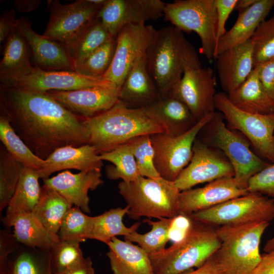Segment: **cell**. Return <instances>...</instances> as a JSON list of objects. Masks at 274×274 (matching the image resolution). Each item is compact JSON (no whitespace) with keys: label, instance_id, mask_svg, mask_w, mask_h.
Segmentation results:
<instances>
[{"label":"cell","instance_id":"cell-53","mask_svg":"<svg viewBox=\"0 0 274 274\" xmlns=\"http://www.w3.org/2000/svg\"><path fill=\"white\" fill-rule=\"evenodd\" d=\"M40 0H14L13 4L20 12L27 13L37 9L40 6Z\"/></svg>","mask_w":274,"mask_h":274},{"label":"cell","instance_id":"cell-9","mask_svg":"<svg viewBox=\"0 0 274 274\" xmlns=\"http://www.w3.org/2000/svg\"><path fill=\"white\" fill-rule=\"evenodd\" d=\"M188 217L215 227L269 222L274 219V199L249 192Z\"/></svg>","mask_w":274,"mask_h":274},{"label":"cell","instance_id":"cell-51","mask_svg":"<svg viewBox=\"0 0 274 274\" xmlns=\"http://www.w3.org/2000/svg\"><path fill=\"white\" fill-rule=\"evenodd\" d=\"M182 274H222L213 255L201 266Z\"/></svg>","mask_w":274,"mask_h":274},{"label":"cell","instance_id":"cell-38","mask_svg":"<svg viewBox=\"0 0 274 274\" xmlns=\"http://www.w3.org/2000/svg\"><path fill=\"white\" fill-rule=\"evenodd\" d=\"M0 140L7 150L24 167L36 170L44 160L37 156L17 134L8 120L0 115Z\"/></svg>","mask_w":274,"mask_h":274},{"label":"cell","instance_id":"cell-37","mask_svg":"<svg viewBox=\"0 0 274 274\" xmlns=\"http://www.w3.org/2000/svg\"><path fill=\"white\" fill-rule=\"evenodd\" d=\"M174 218H161L156 221L149 219L143 220L151 226V229L145 234L136 231L124 236L125 241L136 243L148 255L162 251L170 240V230Z\"/></svg>","mask_w":274,"mask_h":274},{"label":"cell","instance_id":"cell-55","mask_svg":"<svg viewBox=\"0 0 274 274\" xmlns=\"http://www.w3.org/2000/svg\"><path fill=\"white\" fill-rule=\"evenodd\" d=\"M263 250L265 252L274 250V235L266 242Z\"/></svg>","mask_w":274,"mask_h":274},{"label":"cell","instance_id":"cell-2","mask_svg":"<svg viewBox=\"0 0 274 274\" xmlns=\"http://www.w3.org/2000/svg\"><path fill=\"white\" fill-rule=\"evenodd\" d=\"M145 55L148 72L161 96L170 94L186 70L202 66L193 46L173 25L158 30Z\"/></svg>","mask_w":274,"mask_h":274},{"label":"cell","instance_id":"cell-24","mask_svg":"<svg viewBox=\"0 0 274 274\" xmlns=\"http://www.w3.org/2000/svg\"><path fill=\"white\" fill-rule=\"evenodd\" d=\"M148 117L161 125L165 133L178 136L188 131L198 122L187 105L169 94L142 108Z\"/></svg>","mask_w":274,"mask_h":274},{"label":"cell","instance_id":"cell-34","mask_svg":"<svg viewBox=\"0 0 274 274\" xmlns=\"http://www.w3.org/2000/svg\"><path fill=\"white\" fill-rule=\"evenodd\" d=\"M113 38L97 17L74 42L65 47L74 70L90 54Z\"/></svg>","mask_w":274,"mask_h":274},{"label":"cell","instance_id":"cell-14","mask_svg":"<svg viewBox=\"0 0 274 274\" xmlns=\"http://www.w3.org/2000/svg\"><path fill=\"white\" fill-rule=\"evenodd\" d=\"M192 151L190 162L175 181L181 191L191 189L199 184L234 177V172L231 163L219 149L197 138Z\"/></svg>","mask_w":274,"mask_h":274},{"label":"cell","instance_id":"cell-56","mask_svg":"<svg viewBox=\"0 0 274 274\" xmlns=\"http://www.w3.org/2000/svg\"><path fill=\"white\" fill-rule=\"evenodd\" d=\"M273 145H274V135H273Z\"/></svg>","mask_w":274,"mask_h":274},{"label":"cell","instance_id":"cell-22","mask_svg":"<svg viewBox=\"0 0 274 274\" xmlns=\"http://www.w3.org/2000/svg\"><path fill=\"white\" fill-rule=\"evenodd\" d=\"M215 59L221 87L227 94L238 88L254 68L250 40L226 49Z\"/></svg>","mask_w":274,"mask_h":274},{"label":"cell","instance_id":"cell-8","mask_svg":"<svg viewBox=\"0 0 274 274\" xmlns=\"http://www.w3.org/2000/svg\"><path fill=\"white\" fill-rule=\"evenodd\" d=\"M163 17L182 32L196 33L201 42L199 52L209 60L214 58L217 29L215 0H176L166 3Z\"/></svg>","mask_w":274,"mask_h":274},{"label":"cell","instance_id":"cell-15","mask_svg":"<svg viewBox=\"0 0 274 274\" xmlns=\"http://www.w3.org/2000/svg\"><path fill=\"white\" fill-rule=\"evenodd\" d=\"M1 84L25 91L46 93L51 90L70 91L95 86H115L103 77H87L68 71H46L35 67L30 74Z\"/></svg>","mask_w":274,"mask_h":274},{"label":"cell","instance_id":"cell-16","mask_svg":"<svg viewBox=\"0 0 274 274\" xmlns=\"http://www.w3.org/2000/svg\"><path fill=\"white\" fill-rule=\"evenodd\" d=\"M216 79L209 67L190 68L170 94L184 102L197 121L214 112Z\"/></svg>","mask_w":274,"mask_h":274},{"label":"cell","instance_id":"cell-50","mask_svg":"<svg viewBox=\"0 0 274 274\" xmlns=\"http://www.w3.org/2000/svg\"><path fill=\"white\" fill-rule=\"evenodd\" d=\"M250 274H274V250L261 255L260 261Z\"/></svg>","mask_w":274,"mask_h":274},{"label":"cell","instance_id":"cell-7","mask_svg":"<svg viewBox=\"0 0 274 274\" xmlns=\"http://www.w3.org/2000/svg\"><path fill=\"white\" fill-rule=\"evenodd\" d=\"M203 129L208 132L203 141L225 155L233 168L234 179L242 187L247 189L250 179L270 165L251 150L245 138L227 127L221 113H216Z\"/></svg>","mask_w":274,"mask_h":274},{"label":"cell","instance_id":"cell-41","mask_svg":"<svg viewBox=\"0 0 274 274\" xmlns=\"http://www.w3.org/2000/svg\"><path fill=\"white\" fill-rule=\"evenodd\" d=\"M116 44L114 38L87 56L74 71L87 77H102L111 64Z\"/></svg>","mask_w":274,"mask_h":274},{"label":"cell","instance_id":"cell-39","mask_svg":"<svg viewBox=\"0 0 274 274\" xmlns=\"http://www.w3.org/2000/svg\"><path fill=\"white\" fill-rule=\"evenodd\" d=\"M23 165L0 145V212L8 206L19 182Z\"/></svg>","mask_w":274,"mask_h":274},{"label":"cell","instance_id":"cell-13","mask_svg":"<svg viewBox=\"0 0 274 274\" xmlns=\"http://www.w3.org/2000/svg\"><path fill=\"white\" fill-rule=\"evenodd\" d=\"M158 32L145 23L124 26L116 37V49L111 64L102 77L118 88L139 57L145 54Z\"/></svg>","mask_w":274,"mask_h":274},{"label":"cell","instance_id":"cell-3","mask_svg":"<svg viewBox=\"0 0 274 274\" xmlns=\"http://www.w3.org/2000/svg\"><path fill=\"white\" fill-rule=\"evenodd\" d=\"M84 123L88 133L89 144L99 155L138 136L165 132L163 127L148 117L142 108H129L120 101L99 115L85 118Z\"/></svg>","mask_w":274,"mask_h":274},{"label":"cell","instance_id":"cell-40","mask_svg":"<svg viewBox=\"0 0 274 274\" xmlns=\"http://www.w3.org/2000/svg\"><path fill=\"white\" fill-rule=\"evenodd\" d=\"M94 217L85 214L80 208L73 206L65 215L58 235L60 239L82 242L90 239Z\"/></svg>","mask_w":274,"mask_h":274},{"label":"cell","instance_id":"cell-1","mask_svg":"<svg viewBox=\"0 0 274 274\" xmlns=\"http://www.w3.org/2000/svg\"><path fill=\"white\" fill-rule=\"evenodd\" d=\"M0 115L44 160L60 147L89 144L85 118L73 113L46 93L0 84Z\"/></svg>","mask_w":274,"mask_h":274},{"label":"cell","instance_id":"cell-49","mask_svg":"<svg viewBox=\"0 0 274 274\" xmlns=\"http://www.w3.org/2000/svg\"><path fill=\"white\" fill-rule=\"evenodd\" d=\"M17 19L14 9L5 11L0 17V42L4 43L16 27Z\"/></svg>","mask_w":274,"mask_h":274},{"label":"cell","instance_id":"cell-28","mask_svg":"<svg viewBox=\"0 0 274 274\" xmlns=\"http://www.w3.org/2000/svg\"><path fill=\"white\" fill-rule=\"evenodd\" d=\"M30 49L24 36L16 27L4 43L0 62V81L27 75L35 66L30 60Z\"/></svg>","mask_w":274,"mask_h":274},{"label":"cell","instance_id":"cell-36","mask_svg":"<svg viewBox=\"0 0 274 274\" xmlns=\"http://www.w3.org/2000/svg\"><path fill=\"white\" fill-rule=\"evenodd\" d=\"M99 157L102 161H109L113 164L106 167V174L109 179H121L128 183L141 176L134 157L127 144L101 154Z\"/></svg>","mask_w":274,"mask_h":274},{"label":"cell","instance_id":"cell-5","mask_svg":"<svg viewBox=\"0 0 274 274\" xmlns=\"http://www.w3.org/2000/svg\"><path fill=\"white\" fill-rule=\"evenodd\" d=\"M118 188L129 207L127 215L132 219L142 217L173 219L179 215L181 191L175 182L161 177L141 176L131 182L122 181Z\"/></svg>","mask_w":274,"mask_h":274},{"label":"cell","instance_id":"cell-25","mask_svg":"<svg viewBox=\"0 0 274 274\" xmlns=\"http://www.w3.org/2000/svg\"><path fill=\"white\" fill-rule=\"evenodd\" d=\"M145 53L135 62L120 88L119 101L129 108H144L161 97L148 72Z\"/></svg>","mask_w":274,"mask_h":274},{"label":"cell","instance_id":"cell-30","mask_svg":"<svg viewBox=\"0 0 274 274\" xmlns=\"http://www.w3.org/2000/svg\"><path fill=\"white\" fill-rule=\"evenodd\" d=\"M259 66L254 68L246 80L228 94L230 101L238 109L253 114L274 113V102L265 91L259 79Z\"/></svg>","mask_w":274,"mask_h":274},{"label":"cell","instance_id":"cell-31","mask_svg":"<svg viewBox=\"0 0 274 274\" xmlns=\"http://www.w3.org/2000/svg\"><path fill=\"white\" fill-rule=\"evenodd\" d=\"M12 227L15 237L24 246L51 251L60 240L58 235L47 229L33 213L17 216L12 222Z\"/></svg>","mask_w":274,"mask_h":274},{"label":"cell","instance_id":"cell-29","mask_svg":"<svg viewBox=\"0 0 274 274\" xmlns=\"http://www.w3.org/2000/svg\"><path fill=\"white\" fill-rule=\"evenodd\" d=\"M37 170L24 167L14 195L2 218L5 227L11 228L14 219L18 215L33 213L42 192Z\"/></svg>","mask_w":274,"mask_h":274},{"label":"cell","instance_id":"cell-54","mask_svg":"<svg viewBox=\"0 0 274 274\" xmlns=\"http://www.w3.org/2000/svg\"><path fill=\"white\" fill-rule=\"evenodd\" d=\"M257 0H238L235 7V10L238 13L243 12L253 6Z\"/></svg>","mask_w":274,"mask_h":274},{"label":"cell","instance_id":"cell-21","mask_svg":"<svg viewBox=\"0 0 274 274\" xmlns=\"http://www.w3.org/2000/svg\"><path fill=\"white\" fill-rule=\"evenodd\" d=\"M101 171H81L74 174L64 170L51 178L43 180L44 185L62 195L73 206L85 213H90L89 190H94L104 183Z\"/></svg>","mask_w":274,"mask_h":274},{"label":"cell","instance_id":"cell-10","mask_svg":"<svg viewBox=\"0 0 274 274\" xmlns=\"http://www.w3.org/2000/svg\"><path fill=\"white\" fill-rule=\"evenodd\" d=\"M215 107L227 122L228 126L244 134L257 155L274 164V113L253 114L234 106L225 92H217Z\"/></svg>","mask_w":274,"mask_h":274},{"label":"cell","instance_id":"cell-20","mask_svg":"<svg viewBox=\"0 0 274 274\" xmlns=\"http://www.w3.org/2000/svg\"><path fill=\"white\" fill-rule=\"evenodd\" d=\"M17 27L24 36L31 51L36 67L46 71H74L65 47L37 33L25 17L17 19Z\"/></svg>","mask_w":274,"mask_h":274},{"label":"cell","instance_id":"cell-23","mask_svg":"<svg viewBox=\"0 0 274 274\" xmlns=\"http://www.w3.org/2000/svg\"><path fill=\"white\" fill-rule=\"evenodd\" d=\"M103 165L102 160L93 146L89 144L80 147L66 146L57 149L45 159L37 173L40 179L44 180L62 170L101 171Z\"/></svg>","mask_w":274,"mask_h":274},{"label":"cell","instance_id":"cell-18","mask_svg":"<svg viewBox=\"0 0 274 274\" xmlns=\"http://www.w3.org/2000/svg\"><path fill=\"white\" fill-rule=\"evenodd\" d=\"M73 113L89 118L112 108L119 101L120 89L114 86H95L70 91L46 92Z\"/></svg>","mask_w":274,"mask_h":274},{"label":"cell","instance_id":"cell-27","mask_svg":"<svg viewBox=\"0 0 274 274\" xmlns=\"http://www.w3.org/2000/svg\"><path fill=\"white\" fill-rule=\"evenodd\" d=\"M107 245L113 274H154L149 255L140 247L117 237Z\"/></svg>","mask_w":274,"mask_h":274},{"label":"cell","instance_id":"cell-33","mask_svg":"<svg viewBox=\"0 0 274 274\" xmlns=\"http://www.w3.org/2000/svg\"><path fill=\"white\" fill-rule=\"evenodd\" d=\"M50 251L21 245L9 257L6 274H52Z\"/></svg>","mask_w":274,"mask_h":274},{"label":"cell","instance_id":"cell-48","mask_svg":"<svg viewBox=\"0 0 274 274\" xmlns=\"http://www.w3.org/2000/svg\"><path fill=\"white\" fill-rule=\"evenodd\" d=\"M258 66L261 83L266 93L274 102V58Z\"/></svg>","mask_w":274,"mask_h":274},{"label":"cell","instance_id":"cell-52","mask_svg":"<svg viewBox=\"0 0 274 274\" xmlns=\"http://www.w3.org/2000/svg\"><path fill=\"white\" fill-rule=\"evenodd\" d=\"M58 274H95V271L91 259L87 257L79 264Z\"/></svg>","mask_w":274,"mask_h":274},{"label":"cell","instance_id":"cell-45","mask_svg":"<svg viewBox=\"0 0 274 274\" xmlns=\"http://www.w3.org/2000/svg\"><path fill=\"white\" fill-rule=\"evenodd\" d=\"M247 190L274 199V164L252 176L248 181Z\"/></svg>","mask_w":274,"mask_h":274},{"label":"cell","instance_id":"cell-19","mask_svg":"<svg viewBox=\"0 0 274 274\" xmlns=\"http://www.w3.org/2000/svg\"><path fill=\"white\" fill-rule=\"evenodd\" d=\"M248 193L247 189L241 186L234 177L218 179L202 187L181 191L179 215L188 217Z\"/></svg>","mask_w":274,"mask_h":274},{"label":"cell","instance_id":"cell-11","mask_svg":"<svg viewBox=\"0 0 274 274\" xmlns=\"http://www.w3.org/2000/svg\"><path fill=\"white\" fill-rule=\"evenodd\" d=\"M215 113L214 112L207 115L182 135L174 136L165 132L151 135L154 151V165L161 178L172 182L176 181L191 159L195 140Z\"/></svg>","mask_w":274,"mask_h":274},{"label":"cell","instance_id":"cell-6","mask_svg":"<svg viewBox=\"0 0 274 274\" xmlns=\"http://www.w3.org/2000/svg\"><path fill=\"white\" fill-rule=\"evenodd\" d=\"M269 222L216 227L220 245L212 255L222 274H250L261 260V238Z\"/></svg>","mask_w":274,"mask_h":274},{"label":"cell","instance_id":"cell-35","mask_svg":"<svg viewBox=\"0 0 274 274\" xmlns=\"http://www.w3.org/2000/svg\"><path fill=\"white\" fill-rule=\"evenodd\" d=\"M129 207H118L107 211L94 217V223L90 237L108 244L112 238L119 235L127 236L135 231L141 223L136 222L130 227L126 226L123 223L124 216L127 214Z\"/></svg>","mask_w":274,"mask_h":274},{"label":"cell","instance_id":"cell-32","mask_svg":"<svg viewBox=\"0 0 274 274\" xmlns=\"http://www.w3.org/2000/svg\"><path fill=\"white\" fill-rule=\"evenodd\" d=\"M72 207L59 193L43 185L40 200L33 213L47 229L58 234L65 215Z\"/></svg>","mask_w":274,"mask_h":274},{"label":"cell","instance_id":"cell-43","mask_svg":"<svg viewBox=\"0 0 274 274\" xmlns=\"http://www.w3.org/2000/svg\"><path fill=\"white\" fill-rule=\"evenodd\" d=\"M250 41L254 67L274 58V15L259 24Z\"/></svg>","mask_w":274,"mask_h":274},{"label":"cell","instance_id":"cell-46","mask_svg":"<svg viewBox=\"0 0 274 274\" xmlns=\"http://www.w3.org/2000/svg\"><path fill=\"white\" fill-rule=\"evenodd\" d=\"M21 245L15 237L10 228L5 227L0 231V274H6L10 256Z\"/></svg>","mask_w":274,"mask_h":274},{"label":"cell","instance_id":"cell-12","mask_svg":"<svg viewBox=\"0 0 274 274\" xmlns=\"http://www.w3.org/2000/svg\"><path fill=\"white\" fill-rule=\"evenodd\" d=\"M48 23L42 35L64 47L74 42L97 18L104 6L91 0H78L62 4L58 0H48Z\"/></svg>","mask_w":274,"mask_h":274},{"label":"cell","instance_id":"cell-26","mask_svg":"<svg viewBox=\"0 0 274 274\" xmlns=\"http://www.w3.org/2000/svg\"><path fill=\"white\" fill-rule=\"evenodd\" d=\"M273 6L274 0H257L250 8L239 12L234 25L219 40L214 58L226 49L250 40Z\"/></svg>","mask_w":274,"mask_h":274},{"label":"cell","instance_id":"cell-17","mask_svg":"<svg viewBox=\"0 0 274 274\" xmlns=\"http://www.w3.org/2000/svg\"><path fill=\"white\" fill-rule=\"evenodd\" d=\"M165 5L160 0H107L97 17L116 38L126 25L157 20L163 17Z\"/></svg>","mask_w":274,"mask_h":274},{"label":"cell","instance_id":"cell-42","mask_svg":"<svg viewBox=\"0 0 274 274\" xmlns=\"http://www.w3.org/2000/svg\"><path fill=\"white\" fill-rule=\"evenodd\" d=\"M77 241L60 239L50 251L52 274H58L81 263L85 259Z\"/></svg>","mask_w":274,"mask_h":274},{"label":"cell","instance_id":"cell-44","mask_svg":"<svg viewBox=\"0 0 274 274\" xmlns=\"http://www.w3.org/2000/svg\"><path fill=\"white\" fill-rule=\"evenodd\" d=\"M126 144L134 157L140 176L151 178L160 177L154 165V151L151 135L138 136Z\"/></svg>","mask_w":274,"mask_h":274},{"label":"cell","instance_id":"cell-47","mask_svg":"<svg viewBox=\"0 0 274 274\" xmlns=\"http://www.w3.org/2000/svg\"><path fill=\"white\" fill-rule=\"evenodd\" d=\"M217 11V46L220 39L226 32V22L234 10L238 0H215ZM216 46V47H217ZM216 51V50H215Z\"/></svg>","mask_w":274,"mask_h":274},{"label":"cell","instance_id":"cell-4","mask_svg":"<svg viewBox=\"0 0 274 274\" xmlns=\"http://www.w3.org/2000/svg\"><path fill=\"white\" fill-rule=\"evenodd\" d=\"M191 220L182 238L161 251L149 255L154 274H182L198 268L219 247L216 227Z\"/></svg>","mask_w":274,"mask_h":274}]
</instances>
